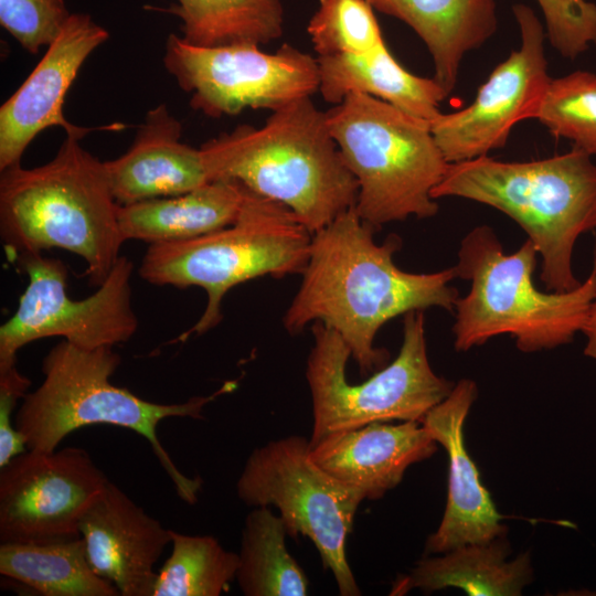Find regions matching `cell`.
Segmentation results:
<instances>
[{
    "label": "cell",
    "instance_id": "6da1fadb",
    "mask_svg": "<svg viewBox=\"0 0 596 596\" xmlns=\"http://www.w3.org/2000/svg\"><path fill=\"white\" fill-rule=\"evenodd\" d=\"M375 231L352 206L315 232L299 289L283 317L290 334H299L313 322L336 331L362 375L389 361V351L374 347L387 321L433 307L453 310L459 298L450 286L456 278L454 267L405 272L394 262L401 238L390 235L379 244Z\"/></svg>",
    "mask_w": 596,
    "mask_h": 596
},
{
    "label": "cell",
    "instance_id": "7a4b0ae2",
    "mask_svg": "<svg viewBox=\"0 0 596 596\" xmlns=\"http://www.w3.org/2000/svg\"><path fill=\"white\" fill-rule=\"evenodd\" d=\"M209 181L232 180L287 206L313 234L354 206L358 182L311 97L201 147Z\"/></svg>",
    "mask_w": 596,
    "mask_h": 596
},
{
    "label": "cell",
    "instance_id": "3957f363",
    "mask_svg": "<svg viewBox=\"0 0 596 596\" xmlns=\"http://www.w3.org/2000/svg\"><path fill=\"white\" fill-rule=\"evenodd\" d=\"M79 140L66 136L43 166L25 169L20 163L0 171V234L13 258L53 247L78 255L98 287L125 240L105 164Z\"/></svg>",
    "mask_w": 596,
    "mask_h": 596
},
{
    "label": "cell",
    "instance_id": "277c9868",
    "mask_svg": "<svg viewBox=\"0 0 596 596\" xmlns=\"http://www.w3.org/2000/svg\"><path fill=\"white\" fill-rule=\"evenodd\" d=\"M432 196L462 198L507 214L541 255V280L549 291L581 285L572 266L574 246L596 230V164L583 150L573 147L531 161L483 156L449 163Z\"/></svg>",
    "mask_w": 596,
    "mask_h": 596
},
{
    "label": "cell",
    "instance_id": "5b68a950",
    "mask_svg": "<svg viewBox=\"0 0 596 596\" xmlns=\"http://www.w3.org/2000/svg\"><path fill=\"white\" fill-rule=\"evenodd\" d=\"M120 361L114 347L87 350L61 341L42 361L41 385L22 398L14 415L15 428L25 438L26 448L38 451L55 450L72 432L89 425L134 430L149 441L178 496L194 504L202 481L179 470L161 445L157 427L169 417L201 418L204 406L233 389L234 383H225L209 396H194L183 403H153L110 382Z\"/></svg>",
    "mask_w": 596,
    "mask_h": 596
},
{
    "label": "cell",
    "instance_id": "8992f818",
    "mask_svg": "<svg viewBox=\"0 0 596 596\" xmlns=\"http://www.w3.org/2000/svg\"><path fill=\"white\" fill-rule=\"evenodd\" d=\"M538 251L528 238L508 254L488 225L472 228L460 243L456 277L470 281L455 305V349L468 351L510 334L525 353L570 343L582 332L595 292V273L568 291H541L533 281Z\"/></svg>",
    "mask_w": 596,
    "mask_h": 596
},
{
    "label": "cell",
    "instance_id": "52a82bcc",
    "mask_svg": "<svg viewBox=\"0 0 596 596\" xmlns=\"http://www.w3.org/2000/svg\"><path fill=\"white\" fill-rule=\"evenodd\" d=\"M326 114L330 132L358 182L354 209L363 222L376 230L409 216L436 215L439 206L432 192L449 162L429 121L358 93Z\"/></svg>",
    "mask_w": 596,
    "mask_h": 596
},
{
    "label": "cell",
    "instance_id": "ba28073f",
    "mask_svg": "<svg viewBox=\"0 0 596 596\" xmlns=\"http://www.w3.org/2000/svg\"><path fill=\"white\" fill-rule=\"evenodd\" d=\"M311 238L312 233L287 206L246 189L234 223L189 241L149 245L139 275L153 285L204 289L205 309L179 337L185 340L221 322L222 300L234 286L266 275L301 274Z\"/></svg>",
    "mask_w": 596,
    "mask_h": 596
},
{
    "label": "cell",
    "instance_id": "9c48e42d",
    "mask_svg": "<svg viewBox=\"0 0 596 596\" xmlns=\"http://www.w3.org/2000/svg\"><path fill=\"white\" fill-rule=\"evenodd\" d=\"M310 329L313 345L306 368L313 416L310 446L329 434L371 423L422 422L454 387L429 364L423 311L404 316L397 356L359 384L347 379L351 352L342 338L321 322Z\"/></svg>",
    "mask_w": 596,
    "mask_h": 596
},
{
    "label": "cell",
    "instance_id": "30bf717a",
    "mask_svg": "<svg viewBox=\"0 0 596 596\" xmlns=\"http://www.w3.org/2000/svg\"><path fill=\"white\" fill-rule=\"evenodd\" d=\"M309 451V439L297 435L255 448L236 482L237 497L249 507H276L290 536L312 541L340 595L359 596L345 539L363 498L319 468Z\"/></svg>",
    "mask_w": 596,
    "mask_h": 596
},
{
    "label": "cell",
    "instance_id": "8fae6325",
    "mask_svg": "<svg viewBox=\"0 0 596 596\" xmlns=\"http://www.w3.org/2000/svg\"><path fill=\"white\" fill-rule=\"evenodd\" d=\"M29 283L15 312L0 327V369L17 364L18 351L30 342L62 337L71 344L94 350L132 338L138 319L131 302L134 263L120 256L107 278L87 298L67 295V267L41 253L17 257Z\"/></svg>",
    "mask_w": 596,
    "mask_h": 596
},
{
    "label": "cell",
    "instance_id": "7c38bea8",
    "mask_svg": "<svg viewBox=\"0 0 596 596\" xmlns=\"http://www.w3.org/2000/svg\"><path fill=\"white\" fill-rule=\"evenodd\" d=\"M255 43L200 46L171 33L163 64L190 106L212 118L245 108L277 110L319 92L318 60L284 43L266 53Z\"/></svg>",
    "mask_w": 596,
    "mask_h": 596
},
{
    "label": "cell",
    "instance_id": "4fadbf2b",
    "mask_svg": "<svg viewBox=\"0 0 596 596\" xmlns=\"http://www.w3.org/2000/svg\"><path fill=\"white\" fill-rule=\"evenodd\" d=\"M512 10L521 38L518 50L494 67L469 106L440 113L429 121L433 136L449 163L488 156L504 147L518 123L535 119L551 82L542 22L523 3L514 4Z\"/></svg>",
    "mask_w": 596,
    "mask_h": 596
},
{
    "label": "cell",
    "instance_id": "5bb4252c",
    "mask_svg": "<svg viewBox=\"0 0 596 596\" xmlns=\"http://www.w3.org/2000/svg\"><path fill=\"white\" fill-rule=\"evenodd\" d=\"M108 478L78 447L26 449L0 468V540L77 536L84 512Z\"/></svg>",
    "mask_w": 596,
    "mask_h": 596
},
{
    "label": "cell",
    "instance_id": "9a60e30c",
    "mask_svg": "<svg viewBox=\"0 0 596 596\" xmlns=\"http://www.w3.org/2000/svg\"><path fill=\"white\" fill-rule=\"evenodd\" d=\"M108 31L87 13H71L57 36L20 87L0 107V171L20 164L30 142L44 129L58 126L82 139L94 130L118 131L123 124L79 127L63 114L65 97L77 74Z\"/></svg>",
    "mask_w": 596,
    "mask_h": 596
},
{
    "label": "cell",
    "instance_id": "2e32d148",
    "mask_svg": "<svg viewBox=\"0 0 596 596\" xmlns=\"http://www.w3.org/2000/svg\"><path fill=\"white\" fill-rule=\"evenodd\" d=\"M476 398V383L462 379L422 421L448 456L446 509L438 529L427 539L428 554H443L466 544L490 542L507 530L500 522L503 515L498 512L465 446L464 425Z\"/></svg>",
    "mask_w": 596,
    "mask_h": 596
},
{
    "label": "cell",
    "instance_id": "e0dca14e",
    "mask_svg": "<svg viewBox=\"0 0 596 596\" xmlns=\"http://www.w3.org/2000/svg\"><path fill=\"white\" fill-rule=\"evenodd\" d=\"M94 572L120 596H152L153 567L171 543V530L108 481L78 524Z\"/></svg>",
    "mask_w": 596,
    "mask_h": 596
},
{
    "label": "cell",
    "instance_id": "ac0fdd59",
    "mask_svg": "<svg viewBox=\"0 0 596 596\" xmlns=\"http://www.w3.org/2000/svg\"><path fill=\"white\" fill-rule=\"evenodd\" d=\"M436 450L422 422H376L327 435L310 446L309 457L363 500H376L402 481L409 466Z\"/></svg>",
    "mask_w": 596,
    "mask_h": 596
},
{
    "label": "cell",
    "instance_id": "d6986e66",
    "mask_svg": "<svg viewBox=\"0 0 596 596\" xmlns=\"http://www.w3.org/2000/svg\"><path fill=\"white\" fill-rule=\"evenodd\" d=\"M182 124L159 104L147 111L130 148L105 161L119 205L179 195L209 182L201 149L181 141Z\"/></svg>",
    "mask_w": 596,
    "mask_h": 596
},
{
    "label": "cell",
    "instance_id": "ffe728a7",
    "mask_svg": "<svg viewBox=\"0 0 596 596\" xmlns=\"http://www.w3.org/2000/svg\"><path fill=\"white\" fill-rule=\"evenodd\" d=\"M366 1L416 32L433 58V77L448 94L457 84L465 55L481 47L498 25L494 0Z\"/></svg>",
    "mask_w": 596,
    "mask_h": 596
},
{
    "label": "cell",
    "instance_id": "44dd1931",
    "mask_svg": "<svg viewBox=\"0 0 596 596\" xmlns=\"http://www.w3.org/2000/svg\"><path fill=\"white\" fill-rule=\"evenodd\" d=\"M246 188L232 180H212L172 196L118 206L123 238L151 244L184 242L234 223Z\"/></svg>",
    "mask_w": 596,
    "mask_h": 596
},
{
    "label": "cell",
    "instance_id": "7402d4cb",
    "mask_svg": "<svg viewBox=\"0 0 596 596\" xmlns=\"http://www.w3.org/2000/svg\"><path fill=\"white\" fill-rule=\"evenodd\" d=\"M322 98L332 105L349 94H365L402 111L432 121L441 111L439 105L449 95L434 78L405 70L386 44L364 54L318 56Z\"/></svg>",
    "mask_w": 596,
    "mask_h": 596
},
{
    "label": "cell",
    "instance_id": "603a6c76",
    "mask_svg": "<svg viewBox=\"0 0 596 596\" xmlns=\"http://www.w3.org/2000/svg\"><path fill=\"white\" fill-rule=\"evenodd\" d=\"M502 536L422 558L408 575L393 584L391 595H404L413 588L433 593L447 587L471 596L521 595L532 579L531 557L525 552L508 560L510 549Z\"/></svg>",
    "mask_w": 596,
    "mask_h": 596
},
{
    "label": "cell",
    "instance_id": "cb8c5ba5",
    "mask_svg": "<svg viewBox=\"0 0 596 596\" xmlns=\"http://www.w3.org/2000/svg\"><path fill=\"white\" fill-rule=\"evenodd\" d=\"M0 573L44 596H118L92 568L81 535L0 545Z\"/></svg>",
    "mask_w": 596,
    "mask_h": 596
},
{
    "label": "cell",
    "instance_id": "d4e9b609",
    "mask_svg": "<svg viewBox=\"0 0 596 596\" xmlns=\"http://www.w3.org/2000/svg\"><path fill=\"white\" fill-rule=\"evenodd\" d=\"M287 528L269 507L244 522L236 581L245 596H305L309 581L286 547Z\"/></svg>",
    "mask_w": 596,
    "mask_h": 596
},
{
    "label": "cell",
    "instance_id": "484cf974",
    "mask_svg": "<svg viewBox=\"0 0 596 596\" xmlns=\"http://www.w3.org/2000/svg\"><path fill=\"white\" fill-rule=\"evenodd\" d=\"M166 11L182 21V39L200 46L267 44L281 36L279 0H177Z\"/></svg>",
    "mask_w": 596,
    "mask_h": 596
},
{
    "label": "cell",
    "instance_id": "4316f807",
    "mask_svg": "<svg viewBox=\"0 0 596 596\" xmlns=\"http://www.w3.org/2000/svg\"><path fill=\"white\" fill-rule=\"evenodd\" d=\"M171 553L157 573L152 596H220L238 568V554L211 535L171 530Z\"/></svg>",
    "mask_w": 596,
    "mask_h": 596
},
{
    "label": "cell",
    "instance_id": "83f0119b",
    "mask_svg": "<svg viewBox=\"0 0 596 596\" xmlns=\"http://www.w3.org/2000/svg\"><path fill=\"white\" fill-rule=\"evenodd\" d=\"M535 119L553 136L596 156V74L575 71L551 78Z\"/></svg>",
    "mask_w": 596,
    "mask_h": 596
},
{
    "label": "cell",
    "instance_id": "f1b7e54d",
    "mask_svg": "<svg viewBox=\"0 0 596 596\" xmlns=\"http://www.w3.org/2000/svg\"><path fill=\"white\" fill-rule=\"evenodd\" d=\"M366 0H319L307 31L318 56L364 54L384 44Z\"/></svg>",
    "mask_w": 596,
    "mask_h": 596
},
{
    "label": "cell",
    "instance_id": "f546056e",
    "mask_svg": "<svg viewBox=\"0 0 596 596\" xmlns=\"http://www.w3.org/2000/svg\"><path fill=\"white\" fill-rule=\"evenodd\" d=\"M70 15L65 0H0V24L32 54L53 42Z\"/></svg>",
    "mask_w": 596,
    "mask_h": 596
},
{
    "label": "cell",
    "instance_id": "4dcf8cb0",
    "mask_svg": "<svg viewBox=\"0 0 596 596\" xmlns=\"http://www.w3.org/2000/svg\"><path fill=\"white\" fill-rule=\"evenodd\" d=\"M545 35L564 58L574 60L596 45V4L587 0H536Z\"/></svg>",
    "mask_w": 596,
    "mask_h": 596
},
{
    "label": "cell",
    "instance_id": "1f68e13d",
    "mask_svg": "<svg viewBox=\"0 0 596 596\" xmlns=\"http://www.w3.org/2000/svg\"><path fill=\"white\" fill-rule=\"evenodd\" d=\"M30 385V379L17 364L0 369V468L28 449L25 438L14 426L13 411Z\"/></svg>",
    "mask_w": 596,
    "mask_h": 596
},
{
    "label": "cell",
    "instance_id": "d6a6232c",
    "mask_svg": "<svg viewBox=\"0 0 596 596\" xmlns=\"http://www.w3.org/2000/svg\"><path fill=\"white\" fill-rule=\"evenodd\" d=\"M593 270L595 273V292L589 305L582 332L586 337L584 354L590 359L596 360V260Z\"/></svg>",
    "mask_w": 596,
    "mask_h": 596
}]
</instances>
